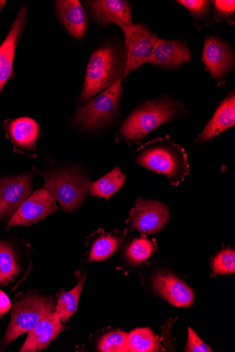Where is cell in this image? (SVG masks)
Returning a JSON list of instances; mask_svg holds the SVG:
<instances>
[{"instance_id": "obj_1", "label": "cell", "mask_w": 235, "mask_h": 352, "mask_svg": "<svg viewBox=\"0 0 235 352\" xmlns=\"http://www.w3.org/2000/svg\"><path fill=\"white\" fill-rule=\"evenodd\" d=\"M137 163L165 175L176 186L190 173L185 149L172 142L170 137L154 139L143 146L139 151Z\"/></svg>"}, {"instance_id": "obj_2", "label": "cell", "mask_w": 235, "mask_h": 352, "mask_svg": "<svg viewBox=\"0 0 235 352\" xmlns=\"http://www.w3.org/2000/svg\"><path fill=\"white\" fill-rule=\"evenodd\" d=\"M125 66V54L114 45H107L94 51L88 63L81 101L88 100L122 80Z\"/></svg>"}, {"instance_id": "obj_3", "label": "cell", "mask_w": 235, "mask_h": 352, "mask_svg": "<svg viewBox=\"0 0 235 352\" xmlns=\"http://www.w3.org/2000/svg\"><path fill=\"white\" fill-rule=\"evenodd\" d=\"M185 112L183 104L170 98L145 103L134 111L120 128L125 140L139 142L162 124L172 121Z\"/></svg>"}, {"instance_id": "obj_4", "label": "cell", "mask_w": 235, "mask_h": 352, "mask_svg": "<svg viewBox=\"0 0 235 352\" xmlns=\"http://www.w3.org/2000/svg\"><path fill=\"white\" fill-rule=\"evenodd\" d=\"M52 299L35 294L19 296L14 302L11 322L4 336L8 346L22 334L28 333L44 318L54 312Z\"/></svg>"}, {"instance_id": "obj_5", "label": "cell", "mask_w": 235, "mask_h": 352, "mask_svg": "<svg viewBox=\"0 0 235 352\" xmlns=\"http://www.w3.org/2000/svg\"><path fill=\"white\" fill-rule=\"evenodd\" d=\"M44 188L65 212H73L85 199L90 182L79 171L61 170L44 175Z\"/></svg>"}, {"instance_id": "obj_6", "label": "cell", "mask_w": 235, "mask_h": 352, "mask_svg": "<svg viewBox=\"0 0 235 352\" xmlns=\"http://www.w3.org/2000/svg\"><path fill=\"white\" fill-rule=\"evenodd\" d=\"M121 81H118L79 109L74 118L76 124L90 131L108 125L118 110L122 94Z\"/></svg>"}, {"instance_id": "obj_7", "label": "cell", "mask_w": 235, "mask_h": 352, "mask_svg": "<svg viewBox=\"0 0 235 352\" xmlns=\"http://www.w3.org/2000/svg\"><path fill=\"white\" fill-rule=\"evenodd\" d=\"M125 39V77L149 63L159 38L143 23L120 25Z\"/></svg>"}, {"instance_id": "obj_8", "label": "cell", "mask_w": 235, "mask_h": 352, "mask_svg": "<svg viewBox=\"0 0 235 352\" xmlns=\"http://www.w3.org/2000/svg\"><path fill=\"white\" fill-rule=\"evenodd\" d=\"M58 210L50 192L44 188L39 189L21 205L10 218L6 228L31 226Z\"/></svg>"}, {"instance_id": "obj_9", "label": "cell", "mask_w": 235, "mask_h": 352, "mask_svg": "<svg viewBox=\"0 0 235 352\" xmlns=\"http://www.w3.org/2000/svg\"><path fill=\"white\" fill-rule=\"evenodd\" d=\"M169 208L160 202L139 199L130 212L127 222L144 234L158 233L170 221Z\"/></svg>"}, {"instance_id": "obj_10", "label": "cell", "mask_w": 235, "mask_h": 352, "mask_svg": "<svg viewBox=\"0 0 235 352\" xmlns=\"http://www.w3.org/2000/svg\"><path fill=\"white\" fill-rule=\"evenodd\" d=\"M32 176L24 175L0 179V222L15 213L32 190Z\"/></svg>"}, {"instance_id": "obj_11", "label": "cell", "mask_w": 235, "mask_h": 352, "mask_svg": "<svg viewBox=\"0 0 235 352\" xmlns=\"http://www.w3.org/2000/svg\"><path fill=\"white\" fill-rule=\"evenodd\" d=\"M85 6L93 19L100 25L132 24L130 6L124 0H94L86 1Z\"/></svg>"}, {"instance_id": "obj_12", "label": "cell", "mask_w": 235, "mask_h": 352, "mask_svg": "<svg viewBox=\"0 0 235 352\" xmlns=\"http://www.w3.org/2000/svg\"><path fill=\"white\" fill-rule=\"evenodd\" d=\"M28 12L22 7L12 24L9 34L0 46V92L10 78L18 41L25 28Z\"/></svg>"}, {"instance_id": "obj_13", "label": "cell", "mask_w": 235, "mask_h": 352, "mask_svg": "<svg viewBox=\"0 0 235 352\" xmlns=\"http://www.w3.org/2000/svg\"><path fill=\"white\" fill-rule=\"evenodd\" d=\"M203 60L212 78H221L232 71L234 56L229 45L216 37L205 38Z\"/></svg>"}, {"instance_id": "obj_14", "label": "cell", "mask_w": 235, "mask_h": 352, "mask_svg": "<svg viewBox=\"0 0 235 352\" xmlns=\"http://www.w3.org/2000/svg\"><path fill=\"white\" fill-rule=\"evenodd\" d=\"M153 287L163 298L178 307H191L194 296L184 282L172 274L161 272L153 277Z\"/></svg>"}, {"instance_id": "obj_15", "label": "cell", "mask_w": 235, "mask_h": 352, "mask_svg": "<svg viewBox=\"0 0 235 352\" xmlns=\"http://www.w3.org/2000/svg\"><path fill=\"white\" fill-rule=\"evenodd\" d=\"M187 45L181 41L159 39L149 63L167 69H176L191 60Z\"/></svg>"}, {"instance_id": "obj_16", "label": "cell", "mask_w": 235, "mask_h": 352, "mask_svg": "<svg viewBox=\"0 0 235 352\" xmlns=\"http://www.w3.org/2000/svg\"><path fill=\"white\" fill-rule=\"evenodd\" d=\"M54 312L41 320L30 331L21 348V352H35L46 349L63 331V326Z\"/></svg>"}, {"instance_id": "obj_17", "label": "cell", "mask_w": 235, "mask_h": 352, "mask_svg": "<svg viewBox=\"0 0 235 352\" xmlns=\"http://www.w3.org/2000/svg\"><path fill=\"white\" fill-rule=\"evenodd\" d=\"M57 16L70 34L76 39L84 37L87 28V16L78 0H58L55 2Z\"/></svg>"}, {"instance_id": "obj_18", "label": "cell", "mask_w": 235, "mask_h": 352, "mask_svg": "<svg viewBox=\"0 0 235 352\" xmlns=\"http://www.w3.org/2000/svg\"><path fill=\"white\" fill-rule=\"evenodd\" d=\"M235 124V95L232 91L221 104L214 116L196 140L197 143L204 144L217 138L222 133L234 126Z\"/></svg>"}, {"instance_id": "obj_19", "label": "cell", "mask_w": 235, "mask_h": 352, "mask_svg": "<svg viewBox=\"0 0 235 352\" xmlns=\"http://www.w3.org/2000/svg\"><path fill=\"white\" fill-rule=\"evenodd\" d=\"M13 144L21 148H36L41 135L39 123L30 118H20L10 122L8 127Z\"/></svg>"}, {"instance_id": "obj_20", "label": "cell", "mask_w": 235, "mask_h": 352, "mask_svg": "<svg viewBox=\"0 0 235 352\" xmlns=\"http://www.w3.org/2000/svg\"><path fill=\"white\" fill-rule=\"evenodd\" d=\"M21 272L19 256L12 245L0 241V286L11 285Z\"/></svg>"}, {"instance_id": "obj_21", "label": "cell", "mask_w": 235, "mask_h": 352, "mask_svg": "<svg viewBox=\"0 0 235 352\" xmlns=\"http://www.w3.org/2000/svg\"><path fill=\"white\" fill-rule=\"evenodd\" d=\"M125 181V175L120 168H116L98 181L90 182L89 190L92 196L109 200L123 186Z\"/></svg>"}, {"instance_id": "obj_22", "label": "cell", "mask_w": 235, "mask_h": 352, "mask_svg": "<svg viewBox=\"0 0 235 352\" xmlns=\"http://www.w3.org/2000/svg\"><path fill=\"white\" fill-rule=\"evenodd\" d=\"M85 274L72 291L69 292H61L54 311L61 322L68 321L76 313L82 293L83 286L85 281Z\"/></svg>"}, {"instance_id": "obj_23", "label": "cell", "mask_w": 235, "mask_h": 352, "mask_svg": "<svg viewBox=\"0 0 235 352\" xmlns=\"http://www.w3.org/2000/svg\"><path fill=\"white\" fill-rule=\"evenodd\" d=\"M159 347L158 339L150 329H139L128 334L129 351L151 352Z\"/></svg>"}, {"instance_id": "obj_24", "label": "cell", "mask_w": 235, "mask_h": 352, "mask_svg": "<svg viewBox=\"0 0 235 352\" xmlns=\"http://www.w3.org/2000/svg\"><path fill=\"white\" fill-rule=\"evenodd\" d=\"M122 240L111 235H105L97 239L93 243L89 261H104L110 258L115 251L119 248Z\"/></svg>"}, {"instance_id": "obj_25", "label": "cell", "mask_w": 235, "mask_h": 352, "mask_svg": "<svg viewBox=\"0 0 235 352\" xmlns=\"http://www.w3.org/2000/svg\"><path fill=\"white\" fill-rule=\"evenodd\" d=\"M156 250V246L152 241L145 238L138 239L128 247L127 258L132 264H141L150 258Z\"/></svg>"}, {"instance_id": "obj_26", "label": "cell", "mask_w": 235, "mask_h": 352, "mask_svg": "<svg viewBox=\"0 0 235 352\" xmlns=\"http://www.w3.org/2000/svg\"><path fill=\"white\" fill-rule=\"evenodd\" d=\"M99 350L104 352H125L128 349V333L114 331L104 336L99 342Z\"/></svg>"}, {"instance_id": "obj_27", "label": "cell", "mask_w": 235, "mask_h": 352, "mask_svg": "<svg viewBox=\"0 0 235 352\" xmlns=\"http://www.w3.org/2000/svg\"><path fill=\"white\" fill-rule=\"evenodd\" d=\"M215 274H230L235 272V252L227 249L216 255L212 263Z\"/></svg>"}, {"instance_id": "obj_28", "label": "cell", "mask_w": 235, "mask_h": 352, "mask_svg": "<svg viewBox=\"0 0 235 352\" xmlns=\"http://www.w3.org/2000/svg\"><path fill=\"white\" fill-rule=\"evenodd\" d=\"M177 3L185 7L198 19L205 17L210 8V2L206 0H181Z\"/></svg>"}, {"instance_id": "obj_29", "label": "cell", "mask_w": 235, "mask_h": 352, "mask_svg": "<svg viewBox=\"0 0 235 352\" xmlns=\"http://www.w3.org/2000/svg\"><path fill=\"white\" fill-rule=\"evenodd\" d=\"M186 351L191 352H212V349L190 328L188 329V340Z\"/></svg>"}, {"instance_id": "obj_30", "label": "cell", "mask_w": 235, "mask_h": 352, "mask_svg": "<svg viewBox=\"0 0 235 352\" xmlns=\"http://www.w3.org/2000/svg\"><path fill=\"white\" fill-rule=\"evenodd\" d=\"M214 10L216 13V18L228 19L230 23L232 16L234 15L235 2L232 1H214Z\"/></svg>"}, {"instance_id": "obj_31", "label": "cell", "mask_w": 235, "mask_h": 352, "mask_svg": "<svg viewBox=\"0 0 235 352\" xmlns=\"http://www.w3.org/2000/svg\"><path fill=\"white\" fill-rule=\"evenodd\" d=\"M12 308L9 297L2 291H0V318L4 316Z\"/></svg>"}, {"instance_id": "obj_32", "label": "cell", "mask_w": 235, "mask_h": 352, "mask_svg": "<svg viewBox=\"0 0 235 352\" xmlns=\"http://www.w3.org/2000/svg\"><path fill=\"white\" fill-rule=\"evenodd\" d=\"M7 6L6 1H0V12H2L3 8Z\"/></svg>"}]
</instances>
